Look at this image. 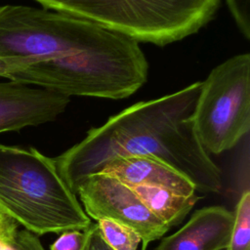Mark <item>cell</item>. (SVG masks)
Returning a JSON list of instances; mask_svg holds the SVG:
<instances>
[{
  "instance_id": "8992f818",
  "label": "cell",
  "mask_w": 250,
  "mask_h": 250,
  "mask_svg": "<svg viewBox=\"0 0 250 250\" xmlns=\"http://www.w3.org/2000/svg\"><path fill=\"white\" fill-rule=\"evenodd\" d=\"M192 123L204 149L214 154L232 148L249 135V53L224 61L202 81Z\"/></svg>"
},
{
  "instance_id": "5b68a950",
  "label": "cell",
  "mask_w": 250,
  "mask_h": 250,
  "mask_svg": "<svg viewBox=\"0 0 250 250\" xmlns=\"http://www.w3.org/2000/svg\"><path fill=\"white\" fill-rule=\"evenodd\" d=\"M44 8L97 22L136 41L164 46L205 26L221 0H35Z\"/></svg>"
},
{
  "instance_id": "e0dca14e",
  "label": "cell",
  "mask_w": 250,
  "mask_h": 250,
  "mask_svg": "<svg viewBox=\"0 0 250 250\" xmlns=\"http://www.w3.org/2000/svg\"><path fill=\"white\" fill-rule=\"evenodd\" d=\"M82 250H112L103 239L97 223L86 229V239Z\"/></svg>"
},
{
  "instance_id": "6da1fadb",
  "label": "cell",
  "mask_w": 250,
  "mask_h": 250,
  "mask_svg": "<svg viewBox=\"0 0 250 250\" xmlns=\"http://www.w3.org/2000/svg\"><path fill=\"white\" fill-rule=\"evenodd\" d=\"M202 81L157 99L140 102L92 128L85 138L53 158L75 193L87 176L116 157L148 156L187 177L200 192H219L220 168L200 144L192 114Z\"/></svg>"
},
{
  "instance_id": "8fae6325",
  "label": "cell",
  "mask_w": 250,
  "mask_h": 250,
  "mask_svg": "<svg viewBox=\"0 0 250 250\" xmlns=\"http://www.w3.org/2000/svg\"><path fill=\"white\" fill-rule=\"evenodd\" d=\"M131 188L146 208L169 228L180 224L198 199L196 194L184 195L159 187Z\"/></svg>"
},
{
  "instance_id": "2e32d148",
  "label": "cell",
  "mask_w": 250,
  "mask_h": 250,
  "mask_svg": "<svg viewBox=\"0 0 250 250\" xmlns=\"http://www.w3.org/2000/svg\"><path fill=\"white\" fill-rule=\"evenodd\" d=\"M19 223L0 208V242L14 243L18 233Z\"/></svg>"
},
{
  "instance_id": "9c48e42d",
  "label": "cell",
  "mask_w": 250,
  "mask_h": 250,
  "mask_svg": "<svg viewBox=\"0 0 250 250\" xmlns=\"http://www.w3.org/2000/svg\"><path fill=\"white\" fill-rule=\"evenodd\" d=\"M234 212L208 206L193 213L188 223L164 237L155 250H223L229 245Z\"/></svg>"
},
{
  "instance_id": "52a82bcc",
  "label": "cell",
  "mask_w": 250,
  "mask_h": 250,
  "mask_svg": "<svg viewBox=\"0 0 250 250\" xmlns=\"http://www.w3.org/2000/svg\"><path fill=\"white\" fill-rule=\"evenodd\" d=\"M75 193L90 219H107L133 229L141 238L142 250L170 229L146 208L131 187L108 174L87 176L77 185Z\"/></svg>"
},
{
  "instance_id": "30bf717a",
  "label": "cell",
  "mask_w": 250,
  "mask_h": 250,
  "mask_svg": "<svg viewBox=\"0 0 250 250\" xmlns=\"http://www.w3.org/2000/svg\"><path fill=\"white\" fill-rule=\"evenodd\" d=\"M100 172L130 187H159L184 195H192L196 191L194 185L183 174L148 156L116 157L107 162Z\"/></svg>"
},
{
  "instance_id": "ac0fdd59",
  "label": "cell",
  "mask_w": 250,
  "mask_h": 250,
  "mask_svg": "<svg viewBox=\"0 0 250 250\" xmlns=\"http://www.w3.org/2000/svg\"><path fill=\"white\" fill-rule=\"evenodd\" d=\"M14 245L18 250H45L38 236L26 229L18 231Z\"/></svg>"
},
{
  "instance_id": "277c9868",
  "label": "cell",
  "mask_w": 250,
  "mask_h": 250,
  "mask_svg": "<svg viewBox=\"0 0 250 250\" xmlns=\"http://www.w3.org/2000/svg\"><path fill=\"white\" fill-rule=\"evenodd\" d=\"M121 33L67 13L24 5L0 6V77L34 63L71 56Z\"/></svg>"
},
{
  "instance_id": "4fadbf2b",
  "label": "cell",
  "mask_w": 250,
  "mask_h": 250,
  "mask_svg": "<svg viewBox=\"0 0 250 250\" xmlns=\"http://www.w3.org/2000/svg\"><path fill=\"white\" fill-rule=\"evenodd\" d=\"M97 225L103 239L112 250H138L141 238L133 229L107 219L97 221Z\"/></svg>"
},
{
  "instance_id": "7a4b0ae2",
  "label": "cell",
  "mask_w": 250,
  "mask_h": 250,
  "mask_svg": "<svg viewBox=\"0 0 250 250\" xmlns=\"http://www.w3.org/2000/svg\"><path fill=\"white\" fill-rule=\"evenodd\" d=\"M0 208L35 235L92 224L54 159L33 147L0 144Z\"/></svg>"
},
{
  "instance_id": "9a60e30c",
  "label": "cell",
  "mask_w": 250,
  "mask_h": 250,
  "mask_svg": "<svg viewBox=\"0 0 250 250\" xmlns=\"http://www.w3.org/2000/svg\"><path fill=\"white\" fill-rule=\"evenodd\" d=\"M61 233L51 245L50 250H82L86 239V229L84 230L69 229Z\"/></svg>"
},
{
  "instance_id": "5bb4252c",
  "label": "cell",
  "mask_w": 250,
  "mask_h": 250,
  "mask_svg": "<svg viewBox=\"0 0 250 250\" xmlns=\"http://www.w3.org/2000/svg\"><path fill=\"white\" fill-rule=\"evenodd\" d=\"M229 11L240 33L250 40V0H226Z\"/></svg>"
},
{
  "instance_id": "7c38bea8",
  "label": "cell",
  "mask_w": 250,
  "mask_h": 250,
  "mask_svg": "<svg viewBox=\"0 0 250 250\" xmlns=\"http://www.w3.org/2000/svg\"><path fill=\"white\" fill-rule=\"evenodd\" d=\"M226 250H250V192H242L234 211V222Z\"/></svg>"
},
{
  "instance_id": "3957f363",
  "label": "cell",
  "mask_w": 250,
  "mask_h": 250,
  "mask_svg": "<svg viewBox=\"0 0 250 250\" xmlns=\"http://www.w3.org/2000/svg\"><path fill=\"white\" fill-rule=\"evenodd\" d=\"M147 75L148 62L139 42L120 34L89 50L29 65L8 80L46 88L69 98L120 100L140 89Z\"/></svg>"
},
{
  "instance_id": "ba28073f",
  "label": "cell",
  "mask_w": 250,
  "mask_h": 250,
  "mask_svg": "<svg viewBox=\"0 0 250 250\" xmlns=\"http://www.w3.org/2000/svg\"><path fill=\"white\" fill-rule=\"evenodd\" d=\"M69 102V97L46 88L11 80L0 82V133L52 122Z\"/></svg>"
}]
</instances>
